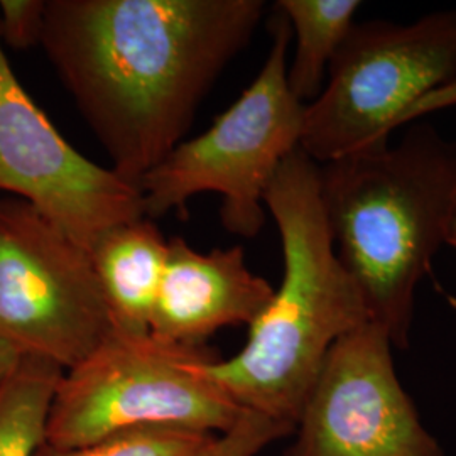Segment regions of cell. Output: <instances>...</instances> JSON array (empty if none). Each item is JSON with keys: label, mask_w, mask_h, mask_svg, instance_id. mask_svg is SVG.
<instances>
[{"label": "cell", "mask_w": 456, "mask_h": 456, "mask_svg": "<svg viewBox=\"0 0 456 456\" xmlns=\"http://www.w3.org/2000/svg\"><path fill=\"white\" fill-rule=\"evenodd\" d=\"M262 0H48L41 48L124 180L183 142Z\"/></svg>", "instance_id": "cell-1"}, {"label": "cell", "mask_w": 456, "mask_h": 456, "mask_svg": "<svg viewBox=\"0 0 456 456\" xmlns=\"http://www.w3.org/2000/svg\"><path fill=\"white\" fill-rule=\"evenodd\" d=\"M282 245L284 274L244 348L208 360L205 374L244 411L296 428L331 346L370 322L326 220L320 166L301 149L281 164L265 198Z\"/></svg>", "instance_id": "cell-2"}, {"label": "cell", "mask_w": 456, "mask_h": 456, "mask_svg": "<svg viewBox=\"0 0 456 456\" xmlns=\"http://www.w3.org/2000/svg\"><path fill=\"white\" fill-rule=\"evenodd\" d=\"M320 191L337 256L369 318L408 348L416 291L456 210V141L433 126L320 166Z\"/></svg>", "instance_id": "cell-3"}, {"label": "cell", "mask_w": 456, "mask_h": 456, "mask_svg": "<svg viewBox=\"0 0 456 456\" xmlns=\"http://www.w3.org/2000/svg\"><path fill=\"white\" fill-rule=\"evenodd\" d=\"M456 100V9L411 24L355 22L305 105L299 149L318 166L365 147L423 110Z\"/></svg>", "instance_id": "cell-4"}, {"label": "cell", "mask_w": 456, "mask_h": 456, "mask_svg": "<svg viewBox=\"0 0 456 456\" xmlns=\"http://www.w3.org/2000/svg\"><path fill=\"white\" fill-rule=\"evenodd\" d=\"M271 34L265 63L244 94L207 131L180 142L139 181L146 216L186 212L193 196L215 193L222 198L220 220L230 233L244 239L261 233L264 198L281 164L299 149L305 118V103L288 85L293 33L281 12Z\"/></svg>", "instance_id": "cell-5"}, {"label": "cell", "mask_w": 456, "mask_h": 456, "mask_svg": "<svg viewBox=\"0 0 456 456\" xmlns=\"http://www.w3.org/2000/svg\"><path fill=\"white\" fill-rule=\"evenodd\" d=\"M215 359L188 348L115 331L94 355L65 370L49 408L45 443L77 448L142 426H178L224 435L240 419L203 365Z\"/></svg>", "instance_id": "cell-6"}, {"label": "cell", "mask_w": 456, "mask_h": 456, "mask_svg": "<svg viewBox=\"0 0 456 456\" xmlns=\"http://www.w3.org/2000/svg\"><path fill=\"white\" fill-rule=\"evenodd\" d=\"M114 333L90 252L29 203L0 198V342L69 370Z\"/></svg>", "instance_id": "cell-7"}, {"label": "cell", "mask_w": 456, "mask_h": 456, "mask_svg": "<svg viewBox=\"0 0 456 456\" xmlns=\"http://www.w3.org/2000/svg\"><path fill=\"white\" fill-rule=\"evenodd\" d=\"M0 191L29 203L88 252L107 230L146 216L137 184L85 158L53 126L2 43Z\"/></svg>", "instance_id": "cell-8"}, {"label": "cell", "mask_w": 456, "mask_h": 456, "mask_svg": "<svg viewBox=\"0 0 456 456\" xmlns=\"http://www.w3.org/2000/svg\"><path fill=\"white\" fill-rule=\"evenodd\" d=\"M392 348L372 322L331 346L286 456H444L397 377Z\"/></svg>", "instance_id": "cell-9"}, {"label": "cell", "mask_w": 456, "mask_h": 456, "mask_svg": "<svg viewBox=\"0 0 456 456\" xmlns=\"http://www.w3.org/2000/svg\"><path fill=\"white\" fill-rule=\"evenodd\" d=\"M273 296L269 281L247 267L242 247L203 254L184 239L173 237L167 242L151 335L161 342L205 348L222 328L252 325Z\"/></svg>", "instance_id": "cell-10"}, {"label": "cell", "mask_w": 456, "mask_h": 456, "mask_svg": "<svg viewBox=\"0 0 456 456\" xmlns=\"http://www.w3.org/2000/svg\"><path fill=\"white\" fill-rule=\"evenodd\" d=\"M167 239L147 216L107 230L90 250L98 284L115 331L151 333V318L163 281Z\"/></svg>", "instance_id": "cell-11"}, {"label": "cell", "mask_w": 456, "mask_h": 456, "mask_svg": "<svg viewBox=\"0 0 456 456\" xmlns=\"http://www.w3.org/2000/svg\"><path fill=\"white\" fill-rule=\"evenodd\" d=\"M359 0H279L277 11L288 19L296 37L288 85L308 105L320 95L328 68L355 24Z\"/></svg>", "instance_id": "cell-12"}, {"label": "cell", "mask_w": 456, "mask_h": 456, "mask_svg": "<svg viewBox=\"0 0 456 456\" xmlns=\"http://www.w3.org/2000/svg\"><path fill=\"white\" fill-rule=\"evenodd\" d=\"M65 370L37 355H19L0 379V456H34L45 443L54 391Z\"/></svg>", "instance_id": "cell-13"}, {"label": "cell", "mask_w": 456, "mask_h": 456, "mask_svg": "<svg viewBox=\"0 0 456 456\" xmlns=\"http://www.w3.org/2000/svg\"><path fill=\"white\" fill-rule=\"evenodd\" d=\"M218 436L178 426H142L77 448L43 443L34 456H210Z\"/></svg>", "instance_id": "cell-14"}, {"label": "cell", "mask_w": 456, "mask_h": 456, "mask_svg": "<svg viewBox=\"0 0 456 456\" xmlns=\"http://www.w3.org/2000/svg\"><path fill=\"white\" fill-rule=\"evenodd\" d=\"M293 433L294 428L289 424L244 411L235 426L218 436L210 456H256L271 443Z\"/></svg>", "instance_id": "cell-15"}, {"label": "cell", "mask_w": 456, "mask_h": 456, "mask_svg": "<svg viewBox=\"0 0 456 456\" xmlns=\"http://www.w3.org/2000/svg\"><path fill=\"white\" fill-rule=\"evenodd\" d=\"M46 16V0H2L0 43L12 49L41 46Z\"/></svg>", "instance_id": "cell-16"}, {"label": "cell", "mask_w": 456, "mask_h": 456, "mask_svg": "<svg viewBox=\"0 0 456 456\" xmlns=\"http://www.w3.org/2000/svg\"><path fill=\"white\" fill-rule=\"evenodd\" d=\"M16 360V352L11 346H7L5 343L0 342V379L7 374V370L14 365Z\"/></svg>", "instance_id": "cell-17"}, {"label": "cell", "mask_w": 456, "mask_h": 456, "mask_svg": "<svg viewBox=\"0 0 456 456\" xmlns=\"http://www.w3.org/2000/svg\"><path fill=\"white\" fill-rule=\"evenodd\" d=\"M446 245L456 247V210L455 215H453V220H452V225H450V232H448V242H446Z\"/></svg>", "instance_id": "cell-18"}]
</instances>
